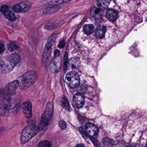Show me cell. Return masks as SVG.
Returning <instances> with one entry per match:
<instances>
[{
  "label": "cell",
  "instance_id": "28",
  "mask_svg": "<svg viewBox=\"0 0 147 147\" xmlns=\"http://www.w3.org/2000/svg\"><path fill=\"white\" fill-rule=\"evenodd\" d=\"M66 43H65V40L64 39H62V40L61 41L58 45V47L60 49H62L64 48L65 46Z\"/></svg>",
  "mask_w": 147,
  "mask_h": 147
},
{
  "label": "cell",
  "instance_id": "3",
  "mask_svg": "<svg viewBox=\"0 0 147 147\" xmlns=\"http://www.w3.org/2000/svg\"><path fill=\"white\" fill-rule=\"evenodd\" d=\"M39 128L34 124H30L23 130L21 134V143L24 144L28 142L32 138L38 134Z\"/></svg>",
  "mask_w": 147,
  "mask_h": 147
},
{
  "label": "cell",
  "instance_id": "19",
  "mask_svg": "<svg viewBox=\"0 0 147 147\" xmlns=\"http://www.w3.org/2000/svg\"><path fill=\"white\" fill-rule=\"evenodd\" d=\"M83 31L86 34L89 35L94 31V27L92 24H86L83 27Z\"/></svg>",
  "mask_w": 147,
  "mask_h": 147
},
{
  "label": "cell",
  "instance_id": "8",
  "mask_svg": "<svg viewBox=\"0 0 147 147\" xmlns=\"http://www.w3.org/2000/svg\"><path fill=\"white\" fill-rule=\"evenodd\" d=\"M85 130L87 135L91 137H95L98 135V129L94 124L87 123L85 126Z\"/></svg>",
  "mask_w": 147,
  "mask_h": 147
},
{
  "label": "cell",
  "instance_id": "25",
  "mask_svg": "<svg viewBox=\"0 0 147 147\" xmlns=\"http://www.w3.org/2000/svg\"><path fill=\"white\" fill-rule=\"evenodd\" d=\"M101 11V9L100 8H97V7H94L91 10V13L95 15H97L99 14Z\"/></svg>",
  "mask_w": 147,
  "mask_h": 147
},
{
  "label": "cell",
  "instance_id": "6",
  "mask_svg": "<svg viewBox=\"0 0 147 147\" xmlns=\"http://www.w3.org/2000/svg\"><path fill=\"white\" fill-rule=\"evenodd\" d=\"M18 86L19 82L17 80L12 81L7 84L3 91V94L6 99L9 100L12 96L14 95Z\"/></svg>",
  "mask_w": 147,
  "mask_h": 147
},
{
  "label": "cell",
  "instance_id": "11",
  "mask_svg": "<svg viewBox=\"0 0 147 147\" xmlns=\"http://www.w3.org/2000/svg\"><path fill=\"white\" fill-rule=\"evenodd\" d=\"M61 67V60L56 57L50 63V71L53 73H56L60 71Z\"/></svg>",
  "mask_w": 147,
  "mask_h": 147
},
{
  "label": "cell",
  "instance_id": "15",
  "mask_svg": "<svg viewBox=\"0 0 147 147\" xmlns=\"http://www.w3.org/2000/svg\"><path fill=\"white\" fill-rule=\"evenodd\" d=\"M97 5L101 9H106L109 5L111 0H96Z\"/></svg>",
  "mask_w": 147,
  "mask_h": 147
},
{
  "label": "cell",
  "instance_id": "5",
  "mask_svg": "<svg viewBox=\"0 0 147 147\" xmlns=\"http://www.w3.org/2000/svg\"><path fill=\"white\" fill-rule=\"evenodd\" d=\"M80 81L79 76L75 72H70L66 76V83L69 87L72 88L77 87L80 84Z\"/></svg>",
  "mask_w": 147,
  "mask_h": 147
},
{
  "label": "cell",
  "instance_id": "34",
  "mask_svg": "<svg viewBox=\"0 0 147 147\" xmlns=\"http://www.w3.org/2000/svg\"><path fill=\"white\" fill-rule=\"evenodd\" d=\"M146 146H147V144H146Z\"/></svg>",
  "mask_w": 147,
  "mask_h": 147
},
{
  "label": "cell",
  "instance_id": "26",
  "mask_svg": "<svg viewBox=\"0 0 147 147\" xmlns=\"http://www.w3.org/2000/svg\"><path fill=\"white\" fill-rule=\"evenodd\" d=\"M68 63V55L66 53L64 57V71H66Z\"/></svg>",
  "mask_w": 147,
  "mask_h": 147
},
{
  "label": "cell",
  "instance_id": "9",
  "mask_svg": "<svg viewBox=\"0 0 147 147\" xmlns=\"http://www.w3.org/2000/svg\"><path fill=\"white\" fill-rule=\"evenodd\" d=\"M74 104L77 108H80L83 106L84 103V99L83 95L80 93H77L73 97Z\"/></svg>",
  "mask_w": 147,
  "mask_h": 147
},
{
  "label": "cell",
  "instance_id": "17",
  "mask_svg": "<svg viewBox=\"0 0 147 147\" xmlns=\"http://www.w3.org/2000/svg\"><path fill=\"white\" fill-rule=\"evenodd\" d=\"M51 48L48 49L45 48L44 53L43 54V62L44 65H46L49 60V57L50 56L51 53Z\"/></svg>",
  "mask_w": 147,
  "mask_h": 147
},
{
  "label": "cell",
  "instance_id": "2",
  "mask_svg": "<svg viewBox=\"0 0 147 147\" xmlns=\"http://www.w3.org/2000/svg\"><path fill=\"white\" fill-rule=\"evenodd\" d=\"M37 75L35 72H27L18 78L19 86L21 89L28 88L33 85L37 80Z\"/></svg>",
  "mask_w": 147,
  "mask_h": 147
},
{
  "label": "cell",
  "instance_id": "31",
  "mask_svg": "<svg viewBox=\"0 0 147 147\" xmlns=\"http://www.w3.org/2000/svg\"><path fill=\"white\" fill-rule=\"evenodd\" d=\"M53 28V26L52 24H46L44 27L45 29H48V30H49V29H52Z\"/></svg>",
  "mask_w": 147,
  "mask_h": 147
},
{
  "label": "cell",
  "instance_id": "30",
  "mask_svg": "<svg viewBox=\"0 0 147 147\" xmlns=\"http://www.w3.org/2000/svg\"><path fill=\"white\" fill-rule=\"evenodd\" d=\"M9 9V7L7 5H3L1 7V8L0 9V11L2 13L4 12L6 10Z\"/></svg>",
  "mask_w": 147,
  "mask_h": 147
},
{
  "label": "cell",
  "instance_id": "24",
  "mask_svg": "<svg viewBox=\"0 0 147 147\" xmlns=\"http://www.w3.org/2000/svg\"><path fill=\"white\" fill-rule=\"evenodd\" d=\"M59 126L61 130H65L66 129L67 125L66 122L63 120H61L59 122Z\"/></svg>",
  "mask_w": 147,
  "mask_h": 147
},
{
  "label": "cell",
  "instance_id": "23",
  "mask_svg": "<svg viewBox=\"0 0 147 147\" xmlns=\"http://www.w3.org/2000/svg\"><path fill=\"white\" fill-rule=\"evenodd\" d=\"M38 146L40 147H51V144L48 141H43L39 143Z\"/></svg>",
  "mask_w": 147,
  "mask_h": 147
},
{
  "label": "cell",
  "instance_id": "18",
  "mask_svg": "<svg viewBox=\"0 0 147 147\" xmlns=\"http://www.w3.org/2000/svg\"><path fill=\"white\" fill-rule=\"evenodd\" d=\"M59 103H60V105L61 106H62L65 109L68 110V111H70L71 108H70V105H69L67 99L65 98H63V97H62L60 98Z\"/></svg>",
  "mask_w": 147,
  "mask_h": 147
},
{
  "label": "cell",
  "instance_id": "13",
  "mask_svg": "<svg viewBox=\"0 0 147 147\" xmlns=\"http://www.w3.org/2000/svg\"><path fill=\"white\" fill-rule=\"evenodd\" d=\"M106 32V28L104 26H100L97 27L95 32V37L97 39H103L104 37Z\"/></svg>",
  "mask_w": 147,
  "mask_h": 147
},
{
  "label": "cell",
  "instance_id": "29",
  "mask_svg": "<svg viewBox=\"0 0 147 147\" xmlns=\"http://www.w3.org/2000/svg\"><path fill=\"white\" fill-rule=\"evenodd\" d=\"M5 45L0 43V55L3 53L5 51Z\"/></svg>",
  "mask_w": 147,
  "mask_h": 147
},
{
  "label": "cell",
  "instance_id": "21",
  "mask_svg": "<svg viewBox=\"0 0 147 147\" xmlns=\"http://www.w3.org/2000/svg\"><path fill=\"white\" fill-rule=\"evenodd\" d=\"M60 8V7H49L46 8L44 10V13L45 14L53 13L56 11H58Z\"/></svg>",
  "mask_w": 147,
  "mask_h": 147
},
{
  "label": "cell",
  "instance_id": "20",
  "mask_svg": "<svg viewBox=\"0 0 147 147\" xmlns=\"http://www.w3.org/2000/svg\"><path fill=\"white\" fill-rule=\"evenodd\" d=\"M19 48V45L16 41H11L7 45V49L11 52L18 49Z\"/></svg>",
  "mask_w": 147,
  "mask_h": 147
},
{
  "label": "cell",
  "instance_id": "4",
  "mask_svg": "<svg viewBox=\"0 0 147 147\" xmlns=\"http://www.w3.org/2000/svg\"><path fill=\"white\" fill-rule=\"evenodd\" d=\"M54 112V104L52 102L48 103L44 113L42 115L39 128L42 129L48 125L53 115Z\"/></svg>",
  "mask_w": 147,
  "mask_h": 147
},
{
  "label": "cell",
  "instance_id": "12",
  "mask_svg": "<svg viewBox=\"0 0 147 147\" xmlns=\"http://www.w3.org/2000/svg\"><path fill=\"white\" fill-rule=\"evenodd\" d=\"M118 16V12L115 9H109L106 11V17L111 21H115L117 19Z\"/></svg>",
  "mask_w": 147,
  "mask_h": 147
},
{
  "label": "cell",
  "instance_id": "32",
  "mask_svg": "<svg viewBox=\"0 0 147 147\" xmlns=\"http://www.w3.org/2000/svg\"><path fill=\"white\" fill-rule=\"evenodd\" d=\"M60 51L58 50H56L55 51L54 53L55 57H58L60 56Z\"/></svg>",
  "mask_w": 147,
  "mask_h": 147
},
{
  "label": "cell",
  "instance_id": "22",
  "mask_svg": "<svg viewBox=\"0 0 147 147\" xmlns=\"http://www.w3.org/2000/svg\"><path fill=\"white\" fill-rule=\"evenodd\" d=\"M55 39V37L54 35H53L50 37L47 40V42L46 44L45 48H48V49L51 48L52 45L54 43Z\"/></svg>",
  "mask_w": 147,
  "mask_h": 147
},
{
  "label": "cell",
  "instance_id": "10",
  "mask_svg": "<svg viewBox=\"0 0 147 147\" xmlns=\"http://www.w3.org/2000/svg\"><path fill=\"white\" fill-rule=\"evenodd\" d=\"M23 112L24 116L29 118L32 115V105L29 101H26L23 105Z\"/></svg>",
  "mask_w": 147,
  "mask_h": 147
},
{
  "label": "cell",
  "instance_id": "14",
  "mask_svg": "<svg viewBox=\"0 0 147 147\" xmlns=\"http://www.w3.org/2000/svg\"><path fill=\"white\" fill-rule=\"evenodd\" d=\"M4 16L10 21H15L17 19L16 16L12 11H10L9 9L6 10L3 13Z\"/></svg>",
  "mask_w": 147,
  "mask_h": 147
},
{
  "label": "cell",
  "instance_id": "33",
  "mask_svg": "<svg viewBox=\"0 0 147 147\" xmlns=\"http://www.w3.org/2000/svg\"><path fill=\"white\" fill-rule=\"evenodd\" d=\"M84 146L83 144H78V145H76V147H83Z\"/></svg>",
  "mask_w": 147,
  "mask_h": 147
},
{
  "label": "cell",
  "instance_id": "16",
  "mask_svg": "<svg viewBox=\"0 0 147 147\" xmlns=\"http://www.w3.org/2000/svg\"><path fill=\"white\" fill-rule=\"evenodd\" d=\"M71 0H46L44 2V5H57L71 1Z\"/></svg>",
  "mask_w": 147,
  "mask_h": 147
},
{
  "label": "cell",
  "instance_id": "7",
  "mask_svg": "<svg viewBox=\"0 0 147 147\" xmlns=\"http://www.w3.org/2000/svg\"><path fill=\"white\" fill-rule=\"evenodd\" d=\"M32 7V4L28 1H23L15 5L13 10L17 13L26 12L29 11Z\"/></svg>",
  "mask_w": 147,
  "mask_h": 147
},
{
  "label": "cell",
  "instance_id": "1",
  "mask_svg": "<svg viewBox=\"0 0 147 147\" xmlns=\"http://www.w3.org/2000/svg\"><path fill=\"white\" fill-rule=\"evenodd\" d=\"M20 61V57L17 54L0 58V73L11 72Z\"/></svg>",
  "mask_w": 147,
  "mask_h": 147
},
{
  "label": "cell",
  "instance_id": "27",
  "mask_svg": "<svg viewBox=\"0 0 147 147\" xmlns=\"http://www.w3.org/2000/svg\"><path fill=\"white\" fill-rule=\"evenodd\" d=\"M104 145L106 146H111V144H112L111 140L109 139H105V140H104Z\"/></svg>",
  "mask_w": 147,
  "mask_h": 147
}]
</instances>
